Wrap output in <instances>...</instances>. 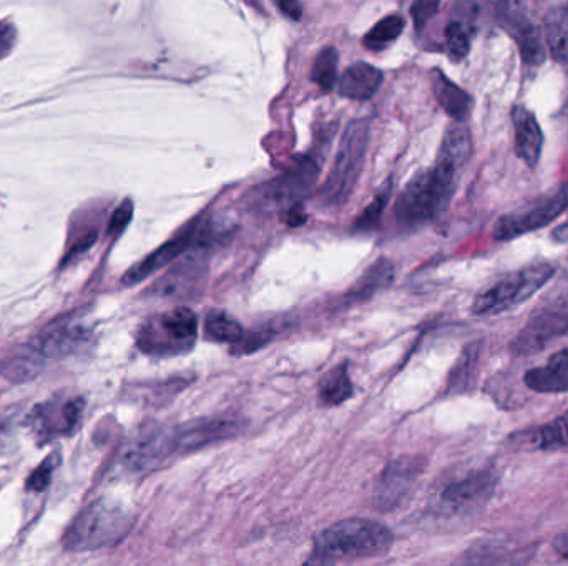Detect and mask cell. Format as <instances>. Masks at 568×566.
I'll return each instance as SVG.
<instances>
[{"instance_id": "1", "label": "cell", "mask_w": 568, "mask_h": 566, "mask_svg": "<svg viewBox=\"0 0 568 566\" xmlns=\"http://www.w3.org/2000/svg\"><path fill=\"white\" fill-rule=\"evenodd\" d=\"M392 545V532L369 518H348L324 528L314 538L313 552L304 566H338L381 557Z\"/></svg>"}, {"instance_id": "2", "label": "cell", "mask_w": 568, "mask_h": 566, "mask_svg": "<svg viewBox=\"0 0 568 566\" xmlns=\"http://www.w3.org/2000/svg\"><path fill=\"white\" fill-rule=\"evenodd\" d=\"M464 166L456 158L437 153L434 166L417 173L397 198L394 213L399 225L419 226L444 213Z\"/></svg>"}, {"instance_id": "3", "label": "cell", "mask_w": 568, "mask_h": 566, "mask_svg": "<svg viewBox=\"0 0 568 566\" xmlns=\"http://www.w3.org/2000/svg\"><path fill=\"white\" fill-rule=\"evenodd\" d=\"M87 336V329L72 323V319L55 321L45 327L44 331L35 334L30 341L14 347L0 361V376L15 384L32 381L50 362L74 354L87 341Z\"/></svg>"}, {"instance_id": "4", "label": "cell", "mask_w": 568, "mask_h": 566, "mask_svg": "<svg viewBox=\"0 0 568 566\" xmlns=\"http://www.w3.org/2000/svg\"><path fill=\"white\" fill-rule=\"evenodd\" d=\"M133 527V515L122 503L100 498L70 523L64 533V548L69 552H92L122 542Z\"/></svg>"}, {"instance_id": "5", "label": "cell", "mask_w": 568, "mask_h": 566, "mask_svg": "<svg viewBox=\"0 0 568 566\" xmlns=\"http://www.w3.org/2000/svg\"><path fill=\"white\" fill-rule=\"evenodd\" d=\"M371 138V122L368 118H358L349 123L339 142L338 155L334 165L319 190L321 205L336 208L343 205L353 193L359 176L363 173L366 153Z\"/></svg>"}, {"instance_id": "6", "label": "cell", "mask_w": 568, "mask_h": 566, "mask_svg": "<svg viewBox=\"0 0 568 566\" xmlns=\"http://www.w3.org/2000/svg\"><path fill=\"white\" fill-rule=\"evenodd\" d=\"M567 334L568 284L552 289L549 296L537 304L529 321L510 342V351L515 356H532Z\"/></svg>"}, {"instance_id": "7", "label": "cell", "mask_w": 568, "mask_h": 566, "mask_svg": "<svg viewBox=\"0 0 568 566\" xmlns=\"http://www.w3.org/2000/svg\"><path fill=\"white\" fill-rule=\"evenodd\" d=\"M554 274L555 266L552 263L532 264L507 274L474 299L472 313L475 316H495L517 308L544 288Z\"/></svg>"}, {"instance_id": "8", "label": "cell", "mask_w": 568, "mask_h": 566, "mask_svg": "<svg viewBox=\"0 0 568 566\" xmlns=\"http://www.w3.org/2000/svg\"><path fill=\"white\" fill-rule=\"evenodd\" d=\"M198 332L196 314L188 308H175L142 327L137 344L145 354L173 356L190 351Z\"/></svg>"}, {"instance_id": "9", "label": "cell", "mask_w": 568, "mask_h": 566, "mask_svg": "<svg viewBox=\"0 0 568 566\" xmlns=\"http://www.w3.org/2000/svg\"><path fill=\"white\" fill-rule=\"evenodd\" d=\"M567 208L568 181H565L564 185L530 201L519 210L500 216L494 225L492 236L495 241H512L527 233H534L557 220Z\"/></svg>"}, {"instance_id": "10", "label": "cell", "mask_w": 568, "mask_h": 566, "mask_svg": "<svg viewBox=\"0 0 568 566\" xmlns=\"http://www.w3.org/2000/svg\"><path fill=\"white\" fill-rule=\"evenodd\" d=\"M175 454L173 432L162 425H147L125 442L118 454V467L130 475L147 474Z\"/></svg>"}, {"instance_id": "11", "label": "cell", "mask_w": 568, "mask_h": 566, "mask_svg": "<svg viewBox=\"0 0 568 566\" xmlns=\"http://www.w3.org/2000/svg\"><path fill=\"white\" fill-rule=\"evenodd\" d=\"M495 485L497 477L492 470L469 472L461 479L452 480L446 487H442L441 492L437 493L434 507L442 515L471 512L492 497Z\"/></svg>"}, {"instance_id": "12", "label": "cell", "mask_w": 568, "mask_h": 566, "mask_svg": "<svg viewBox=\"0 0 568 566\" xmlns=\"http://www.w3.org/2000/svg\"><path fill=\"white\" fill-rule=\"evenodd\" d=\"M499 15L502 29L507 30V34L519 47L522 62L532 69H537L545 60V47L537 25L519 5H502V12Z\"/></svg>"}, {"instance_id": "13", "label": "cell", "mask_w": 568, "mask_h": 566, "mask_svg": "<svg viewBox=\"0 0 568 566\" xmlns=\"http://www.w3.org/2000/svg\"><path fill=\"white\" fill-rule=\"evenodd\" d=\"M422 470L424 462L417 457H402L387 465L376 485V502L379 507H396L409 493Z\"/></svg>"}, {"instance_id": "14", "label": "cell", "mask_w": 568, "mask_h": 566, "mask_svg": "<svg viewBox=\"0 0 568 566\" xmlns=\"http://www.w3.org/2000/svg\"><path fill=\"white\" fill-rule=\"evenodd\" d=\"M238 430V424L230 419H203L180 425L172 429L175 454H190L206 445L230 439Z\"/></svg>"}, {"instance_id": "15", "label": "cell", "mask_w": 568, "mask_h": 566, "mask_svg": "<svg viewBox=\"0 0 568 566\" xmlns=\"http://www.w3.org/2000/svg\"><path fill=\"white\" fill-rule=\"evenodd\" d=\"M196 235H198V220L185 226L175 238L162 244L152 254H148L147 258H143L140 263L128 269L127 273L123 274L122 283L125 286L142 283L148 276L157 273L158 269L165 268L175 261L183 251H187L191 244L195 243Z\"/></svg>"}, {"instance_id": "16", "label": "cell", "mask_w": 568, "mask_h": 566, "mask_svg": "<svg viewBox=\"0 0 568 566\" xmlns=\"http://www.w3.org/2000/svg\"><path fill=\"white\" fill-rule=\"evenodd\" d=\"M512 125H514L515 153L527 168L539 165L544 148V133L534 113L515 105L512 108Z\"/></svg>"}, {"instance_id": "17", "label": "cell", "mask_w": 568, "mask_h": 566, "mask_svg": "<svg viewBox=\"0 0 568 566\" xmlns=\"http://www.w3.org/2000/svg\"><path fill=\"white\" fill-rule=\"evenodd\" d=\"M525 386L540 394H564L568 392V347L555 352L542 366L525 372Z\"/></svg>"}, {"instance_id": "18", "label": "cell", "mask_w": 568, "mask_h": 566, "mask_svg": "<svg viewBox=\"0 0 568 566\" xmlns=\"http://www.w3.org/2000/svg\"><path fill=\"white\" fill-rule=\"evenodd\" d=\"M82 410L84 401L79 397L65 402L60 409L55 404L39 405L32 415V422L39 434H65L77 427Z\"/></svg>"}, {"instance_id": "19", "label": "cell", "mask_w": 568, "mask_h": 566, "mask_svg": "<svg viewBox=\"0 0 568 566\" xmlns=\"http://www.w3.org/2000/svg\"><path fill=\"white\" fill-rule=\"evenodd\" d=\"M318 178V168L313 162H301L293 171L281 176L273 183H268L263 191V198L270 201H288L309 193Z\"/></svg>"}, {"instance_id": "20", "label": "cell", "mask_w": 568, "mask_h": 566, "mask_svg": "<svg viewBox=\"0 0 568 566\" xmlns=\"http://www.w3.org/2000/svg\"><path fill=\"white\" fill-rule=\"evenodd\" d=\"M382 80H384V75L381 70L371 64L358 62V64L351 65L339 80V93L343 97L363 102L378 93Z\"/></svg>"}, {"instance_id": "21", "label": "cell", "mask_w": 568, "mask_h": 566, "mask_svg": "<svg viewBox=\"0 0 568 566\" xmlns=\"http://www.w3.org/2000/svg\"><path fill=\"white\" fill-rule=\"evenodd\" d=\"M432 90L442 110L456 122H464L471 112L472 98L464 88L452 82L441 70L432 72Z\"/></svg>"}, {"instance_id": "22", "label": "cell", "mask_w": 568, "mask_h": 566, "mask_svg": "<svg viewBox=\"0 0 568 566\" xmlns=\"http://www.w3.org/2000/svg\"><path fill=\"white\" fill-rule=\"evenodd\" d=\"M545 44L554 62L568 69V7L554 5L544 19Z\"/></svg>"}, {"instance_id": "23", "label": "cell", "mask_w": 568, "mask_h": 566, "mask_svg": "<svg viewBox=\"0 0 568 566\" xmlns=\"http://www.w3.org/2000/svg\"><path fill=\"white\" fill-rule=\"evenodd\" d=\"M394 276H396L394 264L387 259H379L363 274V278L359 279L358 283L349 289L348 294H346V303L354 304L366 301L381 289L392 284Z\"/></svg>"}, {"instance_id": "24", "label": "cell", "mask_w": 568, "mask_h": 566, "mask_svg": "<svg viewBox=\"0 0 568 566\" xmlns=\"http://www.w3.org/2000/svg\"><path fill=\"white\" fill-rule=\"evenodd\" d=\"M351 396H353V382L349 377L346 364L334 367L319 382V402L326 407L341 405L351 399Z\"/></svg>"}, {"instance_id": "25", "label": "cell", "mask_w": 568, "mask_h": 566, "mask_svg": "<svg viewBox=\"0 0 568 566\" xmlns=\"http://www.w3.org/2000/svg\"><path fill=\"white\" fill-rule=\"evenodd\" d=\"M203 278V266L195 261L182 263L158 281V294L162 296H183V291H193L195 284Z\"/></svg>"}, {"instance_id": "26", "label": "cell", "mask_w": 568, "mask_h": 566, "mask_svg": "<svg viewBox=\"0 0 568 566\" xmlns=\"http://www.w3.org/2000/svg\"><path fill=\"white\" fill-rule=\"evenodd\" d=\"M568 445V412L537 429L530 430V449L550 450Z\"/></svg>"}, {"instance_id": "27", "label": "cell", "mask_w": 568, "mask_h": 566, "mask_svg": "<svg viewBox=\"0 0 568 566\" xmlns=\"http://www.w3.org/2000/svg\"><path fill=\"white\" fill-rule=\"evenodd\" d=\"M206 337L211 341L228 342V344H238L245 336V331L236 319L231 318L225 313L208 314L205 321Z\"/></svg>"}, {"instance_id": "28", "label": "cell", "mask_w": 568, "mask_h": 566, "mask_svg": "<svg viewBox=\"0 0 568 566\" xmlns=\"http://www.w3.org/2000/svg\"><path fill=\"white\" fill-rule=\"evenodd\" d=\"M339 52L334 47H326L314 60L311 80L324 92H331L338 82Z\"/></svg>"}, {"instance_id": "29", "label": "cell", "mask_w": 568, "mask_h": 566, "mask_svg": "<svg viewBox=\"0 0 568 566\" xmlns=\"http://www.w3.org/2000/svg\"><path fill=\"white\" fill-rule=\"evenodd\" d=\"M404 19L401 15H387L384 19L379 20L368 34L364 35L363 44L369 50H381L386 45L391 44L402 34L404 30Z\"/></svg>"}, {"instance_id": "30", "label": "cell", "mask_w": 568, "mask_h": 566, "mask_svg": "<svg viewBox=\"0 0 568 566\" xmlns=\"http://www.w3.org/2000/svg\"><path fill=\"white\" fill-rule=\"evenodd\" d=\"M504 547L502 543L480 542L475 543L474 547L469 548L456 566H490L497 562L500 557H504Z\"/></svg>"}, {"instance_id": "31", "label": "cell", "mask_w": 568, "mask_h": 566, "mask_svg": "<svg viewBox=\"0 0 568 566\" xmlns=\"http://www.w3.org/2000/svg\"><path fill=\"white\" fill-rule=\"evenodd\" d=\"M446 45L449 57L454 62L466 59L471 50V37L467 32L466 25L459 20H452L446 27Z\"/></svg>"}, {"instance_id": "32", "label": "cell", "mask_w": 568, "mask_h": 566, "mask_svg": "<svg viewBox=\"0 0 568 566\" xmlns=\"http://www.w3.org/2000/svg\"><path fill=\"white\" fill-rule=\"evenodd\" d=\"M391 200V186L384 185L379 195L374 198L373 203L358 216V220L354 221V230L368 231L378 225L382 211L386 210L387 203Z\"/></svg>"}, {"instance_id": "33", "label": "cell", "mask_w": 568, "mask_h": 566, "mask_svg": "<svg viewBox=\"0 0 568 566\" xmlns=\"http://www.w3.org/2000/svg\"><path fill=\"white\" fill-rule=\"evenodd\" d=\"M57 465H59V455L50 454L49 457L30 474L29 479H27V488L32 490V492H42V490L49 487L50 480H52V475H54V470Z\"/></svg>"}, {"instance_id": "34", "label": "cell", "mask_w": 568, "mask_h": 566, "mask_svg": "<svg viewBox=\"0 0 568 566\" xmlns=\"http://www.w3.org/2000/svg\"><path fill=\"white\" fill-rule=\"evenodd\" d=\"M477 349L472 347L469 351L464 352V356H462L461 361L457 364L456 369L452 372L451 381H449V386L452 389H462V387H466L471 381V371L472 367H474L475 361H477Z\"/></svg>"}, {"instance_id": "35", "label": "cell", "mask_w": 568, "mask_h": 566, "mask_svg": "<svg viewBox=\"0 0 568 566\" xmlns=\"http://www.w3.org/2000/svg\"><path fill=\"white\" fill-rule=\"evenodd\" d=\"M133 218V201L125 200L117 210L113 211L110 223H108V235L118 236L127 230Z\"/></svg>"}, {"instance_id": "36", "label": "cell", "mask_w": 568, "mask_h": 566, "mask_svg": "<svg viewBox=\"0 0 568 566\" xmlns=\"http://www.w3.org/2000/svg\"><path fill=\"white\" fill-rule=\"evenodd\" d=\"M535 548L527 547L524 550H519V552L510 553V555H504L500 557L497 562L492 563L490 566H527V563L534 558Z\"/></svg>"}, {"instance_id": "37", "label": "cell", "mask_w": 568, "mask_h": 566, "mask_svg": "<svg viewBox=\"0 0 568 566\" xmlns=\"http://www.w3.org/2000/svg\"><path fill=\"white\" fill-rule=\"evenodd\" d=\"M437 9H439L437 2H434V4H431V2H417V4L412 5L411 14L412 19L416 22V27L421 29L422 25L426 24L432 15L436 14Z\"/></svg>"}, {"instance_id": "38", "label": "cell", "mask_w": 568, "mask_h": 566, "mask_svg": "<svg viewBox=\"0 0 568 566\" xmlns=\"http://www.w3.org/2000/svg\"><path fill=\"white\" fill-rule=\"evenodd\" d=\"M17 40V30L14 25H4L0 27V59L9 55L10 50L14 49Z\"/></svg>"}, {"instance_id": "39", "label": "cell", "mask_w": 568, "mask_h": 566, "mask_svg": "<svg viewBox=\"0 0 568 566\" xmlns=\"http://www.w3.org/2000/svg\"><path fill=\"white\" fill-rule=\"evenodd\" d=\"M306 220H308V215H306L303 205H293L286 213V225L291 226V228L303 226Z\"/></svg>"}, {"instance_id": "40", "label": "cell", "mask_w": 568, "mask_h": 566, "mask_svg": "<svg viewBox=\"0 0 568 566\" xmlns=\"http://www.w3.org/2000/svg\"><path fill=\"white\" fill-rule=\"evenodd\" d=\"M95 241H97V233H89V235L84 236L82 240H79V243L75 244L74 248L70 249L69 256L64 259V263H69L70 259L75 258L77 254H82L87 251V249L92 248L94 246Z\"/></svg>"}, {"instance_id": "41", "label": "cell", "mask_w": 568, "mask_h": 566, "mask_svg": "<svg viewBox=\"0 0 568 566\" xmlns=\"http://www.w3.org/2000/svg\"><path fill=\"white\" fill-rule=\"evenodd\" d=\"M278 7H280L281 12L288 15L289 19L299 20L301 19V15H303V7H301V4H298V2L286 0V2H280Z\"/></svg>"}, {"instance_id": "42", "label": "cell", "mask_w": 568, "mask_h": 566, "mask_svg": "<svg viewBox=\"0 0 568 566\" xmlns=\"http://www.w3.org/2000/svg\"><path fill=\"white\" fill-rule=\"evenodd\" d=\"M552 240L555 243L567 244L568 243V221L562 223V225L557 226L554 231H552Z\"/></svg>"}, {"instance_id": "43", "label": "cell", "mask_w": 568, "mask_h": 566, "mask_svg": "<svg viewBox=\"0 0 568 566\" xmlns=\"http://www.w3.org/2000/svg\"><path fill=\"white\" fill-rule=\"evenodd\" d=\"M554 548L559 553L560 557L568 560V535H559L554 540Z\"/></svg>"}]
</instances>
